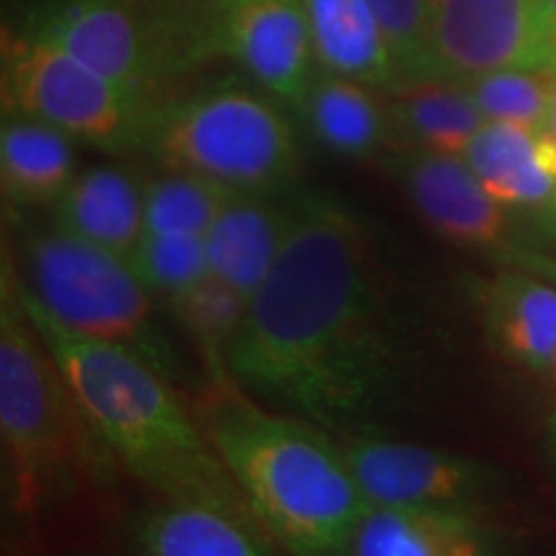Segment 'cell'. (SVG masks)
<instances>
[{
  "instance_id": "obj_1",
  "label": "cell",
  "mask_w": 556,
  "mask_h": 556,
  "mask_svg": "<svg viewBox=\"0 0 556 556\" xmlns=\"http://www.w3.org/2000/svg\"><path fill=\"white\" fill-rule=\"evenodd\" d=\"M248 397L338 441L377 433L405 379V332L371 235L338 201L307 193L276 266L227 353Z\"/></svg>"
},
{
  "instance_id": "obj_2",
  "label": "cell",
  "mask_w": 556,
  "mask_h": 556,
  "mask_svg": "<svg viewBox=\"0 0 556 556\" xmlns=\"http://www.w3.org/2000/svg\"><path fill=\"white\" fill-rule=\"evenodd\" d=\"M242 503L283 556H351L368 503L336 435L212 381L193 407Z\"/></svg>"
},
{
  "instance_id": "obj_3",
  "label": "cell",
  "mask_w": 556,
  "mask_h": 556,
  "mask_svg": "<svg viewBox=\"0 0 556 556\" xmlns=\"http://www.w3.org/2000/svg\"><path fill=\"white\" fill-rule=\"evenodd\" d=\"M18 294L75 400L122 469L157 497L199 500L250 516L238 484L173 379L124 348L62 328L24 289ZM253 518V516H250Z\"/></svg>"
},
{
  "instance_id": "obj_4",
  "label": "cell",
  "mask_w": 556,
  "mask_h": 556,
  "mask_svg": "<svg viewBox=\"0 0 556 556\" xmlns=\"http://www.w3.org/2000/svg\"><path fill=\"white\" fill-rule=\"evenodd\" d=\"M0 438L5 500L29 528L111 490L122 467L31 323L9 263L0 294Z\"/></svg>"
},
{
  "instance_id": "obj_5",
  "label": "cell",
  "mask_w": 556,
  "mask_h": 556,
  "mask_svg": "<svg viewBox=\"0 0 556 556\" xmlns=\"http://www.w3.org/2000/svg\"><path fill=\"white\" fill-rule=\"evenodd\" d=\"M266 90L219 83L152 109L142 150L168 170L229 191L276 193L294 180L299 150L287 111Z\"/></svg>"
},
{
  "instance_id": "obj_6",
  "label": "cell",
  "mask_w": 556,
  "mask_h": 556,
  "mask_svg": "<svg viewBox=\"0 0 556 556\" xmlns=\"http://www.w3.org/2000/svg\"><path fill=\"white\" fill-rule=\"evenodd\" d=\"M16 274L62 328L99 343L124 348L176 381L178 358L157 328L152 296L127 258L73 235L31 229L21 238Z\"/></svg>"
},
{
  "instance_id": "obj_7",
  "label": "cell",
  "mask_w": 556,
  "mask_h": 556,
  "mask_svg": "<svg viewBox=\"0 0 556 556\" xmlns=\"http://www.w3.org/2000/svg\"><path fill=\"white\" fill-rule=\"evenodd\" d=\"M21 26L148 101L212 52L206 18L191 21L170 0H37Z\"/></svg>"
},
{
  "instance_id": "obj_8",
  "label": "cell",
  "mask_w": 556,
  "mask_h": 556,
  "mask_svg": "<svg viewBox=\"0 0 556 556\" xmlns=\"http://www.w3.org/2000/svg\"><path fill=\"white\" fill-rule=\"evenodd\" d=\"M3 109L103 152L142 150L155 101L116 86L54 41L13 26L3 34Z\"/></svg>"
},
{
  "instance_id": "obj_9",
  "label": "cell",
  "mask_w": 556,
  "mask_h": 556,
  "mask_svg": "<svg viewBox=\"0 0 556 556\" xmlns=\"http://www.w3.org/2000/svg\"><path fill=\"white\" fill-rule=\"evenodd\" d=\"M428 9L435 78L556 65V26L541 0H428Z\"/></svg>"
},
{
  "instance_id": "obj_10",
  "label": "cell",
  "mask_w": 556,
  "mask_h": 556,
  "mask_svg": "<svg viewBox=\"0 0 556 556\" xmlns=\"http://www.w3.org/2000/svg\"><path fill=\"white\" fill-rule=\"evenodd\" d=\"M212 52L283 106L299 109L319 73L304 0H204Z\"/></svg>"
},
{
  "instance_id": "obj_11",
  "label": "cell",
  "mask_w": 556,
  "mask_h": 556,
  "mask_svg": "<svg viewBox=\"0 0 556 556\" xmlns=\"http://www.w3.org/2000/svg\"><path fill=\"white\" fill-rule=\"evenodd\" d=\"M340 446L368 505L475 510L495 484V471L477 458L420 443L364 433Z\"/></svg>"
},
{
  "instance_id": "obj_12",
  "label": "cell",
  "mask_w": 556,
  "mask_h": 556,
  "mask_svg": "<svg viewBox=\"0 0 556 556\" xmlns=\"http://www.w3.org/2000/svg\"><path fill=\"white\" fill-rule=\"evenodd\" d=\"M384 168L417 217L443 240L492 253L500 261L520 248L510 208L484 189L462 155L394 148Z\"/></svg>"
},
{
  "instance_id": "obj_13",
  "label": "cell",
  "mask_w": 556,
  "mask_h": 556,
  "mask_svg": "<svg viewBox=\"0 0 556 556\" xmlns=\"http://www.w3.org/2000/svg\"><path fill=\"white\" fill-rule=\"evenodd\" d=\"M135 556H283L245 513L157 497L131 526Z\"/></svg>"
},
{
  "instance_id": "obj_14",
  "label": "cell",
  "mask_w": 556,
  "mask_h": 556,
  "mask_svg": "<svg viewBox=\"0 0 556 556\" xmlns=\"http://www.w3.org/2000/svg\"><path fill=\"white\" fill-rule=\"evenodd\" d=\"M294 201L281 204L276 193L235 191L204 232L208 276L253 299L287 242Z\"/></svg>"
},
{
  "instance_id": "obj_15",
  "label": "cell",
  "mask_w": 556,
  "mask_h": 556,
  "mask_svg": "<svg viewBox=\"0 0 556 556\" xmlns=\"http://www.w3.org/2000/svg\"><path fill=\"white\" fill-rule=\"evenodd\" d=\"M484 332L500 356L544 374L556 356V283L505 266L477 291Z\"/></svg>"
},
{
  "instance_id": "obj_16",
  "label": "cell",
  "mask_w": 556,
  "mask_h": 556,
  "mask_svg": "<svg viewBox=\"0 0 556 556\" xmlns=\"http://www.w3.org/2000/svg\"><path fill=\"white\" fill-rule=\"evenodd\" d=\"M464 160L486 191L510 212L544 214L556 197V137L552 129L484 122Z\"/></svg>"
},
{
  "instance_id": "obj_17",
  "label": "cell",
  "mask_w": 556,
  "mask_h": 556,
  "mask_svg": "<svg viewBox=\"0 0 556 556\" xmlns=\"http://www.w3.org/2000/svg\"><path fill=\"white\" fill-rule=\"evenodd\" d=\"M351 556H500L475 510L368 505Z\"/></svg>"
},
{
  "instance_id": "obj_18",
  "label": "cell",
  "mask_w": 556,
  "mask_h": 556,
  "mask_svg": "<svg viewBox=\"0 0 556 556\" xmlns=\"http://www.w3.org/2000/svg\"><path fill=\"white\" fill-rule=\"evenodd\" d=\"M54 227L127 258L144 235V186L116 165L78 170L52 206Z\"/></svg>"
},
{
  "instance_id": "obj_19",
  "label": "cell",
  "mask_w": 556,
  "mask_h": 556,
  "mask_svg": "<svg viewBox=\"0 0 556 556\" xmlns=\"http://www.w3.org/2000/svg\"><path fill=\"white\" fill-rule=\"evenodd\" d=\"M319 70L377 90L402 86L371 0H304Z\"/></svg>"
},
{
  "instance_id": "obj_20",
  "label": "cell",
  "mask_w": 556,
  "mask_h": 556,
  "mask_svg": "<svg viewBox=\"0 0 556 556\" xmlns=\"http://www.w3.org/2000/svg\"><path fill=\"white\" fill-rule=\"evenodd\" d=\"M78 176L75 139L24 116H5L0 127V189L13 208L54 206Z\"/></svg>"
},
{
  "instance_id": "obj_21",
  "label": "cell",
  "mask_w": 556,
  "mask_h": 556,
  "mask_svg": "<svg viewBox=\"0 0 556 556\" xmlns=\"http://www.w3.org/2000/svg\"><path fill=\"white\" fill-rule=\"evenodd\" d=\"M296 111L315 142L336 155L366 160L392 142L389 111L377 88L343 75L319 70Z\"/></svg>"
},
{
  "instance_id": "obj_22",
  "label": "cell",
  "mask_w": 556,
  "mask_h": 556,
  "mask_svg": "<svg viewBox=\"0 0 556 556\" xmlns=\"http://www.w3.org/2000/svg\"><path fill=\"white\" fill-rule=\"evenodd\" d=\"M387 111L397 148L446 155H464L484 124L467 86L446 78L402 83L389 96Z\"/></svg>"
},
{
  "instance_id": "obj_23",
  "label": "cell",
  "mask_w": 556,
  "mask_h": 556,
  "mask_svg": "<svg viewBox=\"0 0 556 556\" xmlns=\"http://www.w3.org/2000/svg\"><path fill=\"white\" fill-rule=\"evenodd\" d=\"M168 309L178 328L193 340L212 381H232L227 374V353L245 319L248 299L219 278L204 276L189 291L170 299Z\"/></svg>"
},
{
  "instance_id": "obj_24",
  "label": "cell",
  "mask_w": 556,
  "mask_h": 556,
  "mask_svg": "<svg viewBox=\"0 0 556 556\" xmlns=\"http://www.w3.org/2000/svg\"><path fill=\"white\" fill-rule=\"evenodd\" d=\"M484 122L546 129L556 101V65L507 67L464 83Z\"/></svg>"
},
{
  "instance_id": "obj_25",
  "label": "cell",
  "mask_w": 556,
  "mask_h": 556,
  "mask_svg": "<svg viewBox=\"0 0 556 556\" xmlns=\"http://www.w3.org/2000/svg\"><path fill=\"white\" fill-rule=\"evenodd\" d=\"M235 191L186 170L144 184V235H204Z\"/></svg>"
},
{
  "instance_id": "obj_26",
  "label": "cell",
  "mask_w": 556,
  "mask_h": 556,
  "mask_svg": "<svg viewBox=\"0 0 556 556\" xmlns=\"http://www.w3.org/2000/svg\"><path fill=\"white\" fill-rule=\"evenodd\" d=\"M129 268L152 296L168 304L208 276L204 235H142Z\"/></svg>"
},
{
  "instance_id": "obj_27",
  "label": "cell",
  "mask_w": 556,
  "mask_h": 556,
  "mask_svg": "<svg viewBox=\"0 0 556 556\" xmlns=\"http://www.w3.org/2000/svg\"><path fill=\"white\" fill-rule=\"evenodd\" d=\"M402 83L435 80L428 0H371Z\"/></svg>"
},
{
  "instance_id": "obj_28",
  "label": "cell",
  "mask_w": 556,
  "mask_h": 556,
  "mask_svg": "<svg viewBox=\"0 0 556 556\" xmlns=\"http://www.w3.org/2000/svg\"><path fill=\"white\" fill-rule=\"evenodd\" d=\"M505 266H518L526 270H533V274L548 278V281L556 283V255L539 253V250L531 248H516L507 258H503Z\"/></svg>"
},
{
  "instance_id": "obj_29",
  "label": "cell",
  "mask_w": 556,
  "mask_h": 556,
  "mask_svg": "<svg viewBox=\"0 0 556 556\" xmlns=\"http://www.w3.org/2000/svg\"><path fill=\"white\" fill-rule=\"evenodd\" d=\"M544 374H546V381H548V387H552L554 392H556V356H554L552 364H548V368H546Z\"/></svg>"
},
{
  "instance_id": "obj_30",
  "label": "cell",
  "mask_w": 556,
  "mask_h": 556,
  "mask_svg": "<svg viewBox=\"0 0 556 556\" xmlns=\"http://www.w3.org/2000/svg\"><path fill=\"white\" fill-rule=\"evenodd\" d=\"M544 217L548 219V225H552V227L556 229V197H554V201H552V206H548L546 212H544Z\"/></svg>"
},
{
  "instance_id": "obj_31",
  "label": "cell",
  "mask_w": 556,
  "mask_h": 556,
  "mask_svg": "<svg viewBox=\"0 0 556 556\" xmlns=\"http://www.w3.org/2000/svg\"><path fill=\"white\" fill-rule=\"evenodd\" d=\"M541 3H544V9L548 11V16H552L554 26H556V0H541Z\"/></svg>"
},
{
  "instance_id": "obj_32",
  "label": "cell",
  "mask_w": 556,
  "mask_h": 556,
  "mask_svg": "<svg viewBox=\"0 0 556 556\" xmlns=\"http://www.w3.org/2000/svg\"><path fill=\"white\" fill-rule=\"evenodd\" d=\"M548 129H552V131H554V137H556V101H554L552 116H548Z\"/></svg>"
},
{
  "instance_id": "obj_33",
  "label": "cell",
  "mask_w": 556,
  "mask_h": 556,
  "mask_svg": "<svg viewBox=\"0 0 556 556\" xmlns=\"http://www.w3.org/2000/svg\"><path fill=\"white\" fill-rule=\"evenodd\" d=\"M552 446H554V454H556V415L552 417Z\"/></svg>"
},
{
  "instance_id": "obj_34",
  "label": "cell",
  "mask_w": 556,
  "mask_h": 556,
  "mask_svg": "<svg viewBox=\"0 0 556 556\" xmlns=\"http://www.w3.org/2000/svg\"><path fill=\"white\" fill-rule=\"evenodd\" d=\"M554 47H556V37H554Z\"/></svg>"
}]
</instances>
